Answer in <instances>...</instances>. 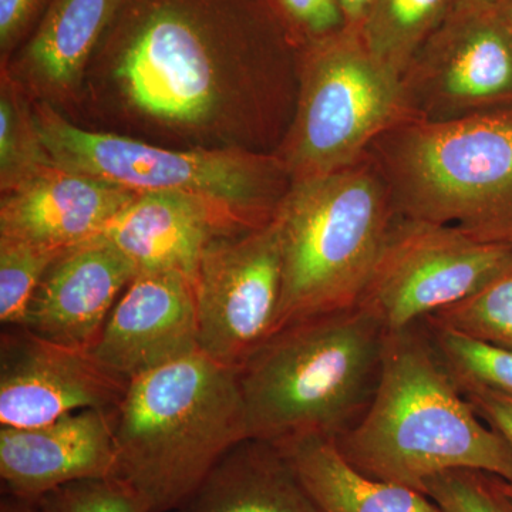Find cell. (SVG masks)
Returning <instances> with one entry per match:
<instances>
[{"label":"cell","instance_id":"6da1fadb","mask_svg":"<svg viewBox=\"0 0 512 512\" xmlns=\"http://www.w3.org/2000/svg\"><path fill=\"white\" fill-rule=\"evenodd\" d=\"M335 444L365 476L420 493L453 470L512 484L511 448L478 416L421 322L386 333L375 396Z\"/></svg>","mask_w":512,"mask_h":512},{"label":"cell","instance_id":"7a4b0ae2","mask_svg":"<svg viewBox=\"0 0 512 512\" xmlns=\"http://www.w3.org/2000/svg\"><path fill=\"white\" fill-rule=\"evenodd\" d=\"M114 478L146 512L183 505L248 439L238 369L198 352L138 376L113 410Z\"/></svg>","mask_w":512,"mask_h":512},{"label":"cell","instance_id":"3957f363","mask_svg":"<svg viewBox=\"0 0 512 512\" xmlns=\"http://www.w3.org/2000/svg\"><path fill=\"white\" fill-rule=\"evenodd\" d=\"M384 338L359 305L275 332L238 369L248 439L338 440L375 396Z\"/></svg>","mask_w":512,"mask_h":512},{"label":"cell","instance_id":"277c9868","mask_svg":"<svg viewBox=\"0 0 512 512\" xmlns=\"http://www.w3.org/2000/svg\"><path fill=\"white\" fill-rule=\"evenodd\" d=\"M396 217L369 154L335 173L292 181L272 217L282 258L275 332L355 308Z\"/></svg>","mask_w":512,"mask_h":512},{"label":"cell","instance_id":"5b68a950","mask_svg":"<svg viewBox=\"0 0 512 512\" xmlns=\"http://www.w3.org/2000/svg\"><path fill=\"white\" fill-rule=\"evenodd\" d=\"M369 157L399 217L512 245V110L446 123L406 120L377 138Z\"/></svg>","mask_w":512,"mask_h":512},{"label":"cell","instance_id":"8992f818","mask_svg":"<svg viewBox=\"0 0 512 512\" xmlns=\"http://www.w3.org/2000/svg\"><path fill=\"white\" fill-rule=\"evenodd\" d=\"M47 154L63 170L134 194L185 192L214 205L235 231L268 224L292 178L276 154L245 148L177 151L74 126L47 104L33 111Z\"/></svg>","mask_w":512,"mask_h":512},{"label":"cell","instance_id":"52a82bcc","mask_svg":"<svg viewBox=\"0 0 512 512\" xmlns=\"http://www.w3.org/2000/svg\"><path fill=\"white\" fill-rule=\"evenodd\" d=\"M406 120L402 79L346 28L306 45L295 116L276 156L292 181L335 173Z\"/></svg>","mask_w":512,"mask_h":512},{"label":"cell","instance_id":"ba28073f","mask_svg":"<svg viewBox=\"0 0 512 512\" xmlns=\"http://www.w3.org/2000/svg\"><path fill=\"white\" fill-rule=\"evenodd\" d=\"M512 264V245L397 215L357 305L397 332L456 305Z\"/></svg>","mask_w":512,"mask_h":512},{"label":"cell","instance_id":"9c48e42d","mask_svg":"<svg viewBox=\"0 0 512 512\" xmlns=\"http://www.w3.org/2000/svg\"><path fill=\"white\" fill-rule=\"evenodd\" d=\"M410 120L512 110V32L495 6H458L402 74Z\"/></svg>","mask_w":512,"mask_h":512},{"label":"cell","instance_id":"30bf717a","mask_svg":"<svg viewBox=\"0 0 512 512\" xmlns=\"http://www.w3.org/2000/svg\"><path fill=\"white\" fill-rule=\"evenodd\" d=\"M200 352L239 369L274 335L282 258L274 222L212 238L194 279Z\"/></svg>","mask_w":512,"mask_h":512},{"label":"cell","instance_id":"8fae6325","mask_svg":"<svg viewBox=\"0 0 512 512\" xmlns=\"http://www.w3.org/2000/svg\"><path fill=\"white\" fill-rule=\"evenodd\" d=\"M128 382L86 349L62 345L25 328L0 336V426L36 427L66 414L113 412Z\"/></svg>","mask_w":512,"mask_h":512},{"label":"cell","instance_id":"7c38bea8","mask_svg":"<svg viewBox=\"0 0 512 512\" xmlns=\"http://www.w3.org/2000/svg\"><path fill=\"white\" fill-rule=\"evenodd\" d=\"M89 352L128 383L200 352L192 281L177 272H138Z\"/></svg>","mask_w":512,"mask_h":512},{"label":"cell","instance_id":"4fadbf2b","mask_svg":"<svg viewBox=\"0 0 512 512\" xmlns=\"http://www.w3.org/2000/svg\"><path fill=\"white\" fill-rule=\"evenodd\" d=\"M113 412L82 410L36 427L0 429V478L10 497L36 503L76 481L113 477Z\"/></svg>","mask_w":512,"mask_h":512},{"label":"cell","instance_id":"5bb4252c","mask_svg":"<svg viewBox=\"0 0 512 512\" xmlns=\"http://www.w3.org/2000/svg\"><path fill=\"white\" fill-rule=\"evenodd\" d=\"M137 274L136 265L109 241L90 239L49 266L30 299L22 328L89 350Z\"/></svg>","mask_w":512,"mask_h":512},{"label":"cell","instance_id":"9a60e30c","mask_svg":"<svg viewBox=\"0 0 512 512\" xmlns=\"http://www.w3.org/2000/svg\"><path fill=\"white\" fill-rule=\"evenodd\" d=\"M137 194L90 175L52 165L2 194L0 237L69 251L99 237Z\"/></svg>","mask_w":512,"mask_h":512},{"label":"cell","instance_id":"2e32d148","mask_svg":"<svg viewBox=\"0 0 512 512\" xmlns=\"http://www.w3.org/2000/svg\"><path fill=\"white\" fill-rule=\"evenodd\" d=\"M234 228L214 205L185 192L137 194L99 237L127 256L138 272H177L194 284L212 238Z\"/></svg>","mask_w":512,"mask_h":512},{"label":"cell","instance_id":"e0dca14e","mask_svg":"<svg viewBox=\"0 0 512 512\" xmlns=\"http://www.w3.org/2000/svg\"><path fill=\"white\" fill-rule=\"evenodd\" d=\"M173 512H322L281 448L247 439L232 447Z\"/></svg>","mask_w":512,"mask_h":512},{"label":"cell","instance_id":"ac0fdd59","mask_svg":"<svg viewBox=\"0 0 512 512\" xmlns=\"http://www.w3.org/2000/svg\"><path fill=\"white\" fill-rule=\"evenodd\" d=\"M276 447L322 512H441L427 494L360 473L333 440L308 437Z\"/></svg>","mask_w":512,"mask_h":512},{"label":"cell","instance_id":"d6986e66","mask_svg":"<svg viewBox=\"0 0 512 512\" xmlns=\"http://www.w3.org/2000/svg\"><path fill=\"white\" fill-rule=\"evenodd\" d=\"M124 0H53L23 62L52 89L72 87L103 42Z\"/></svg>","mask_w":512,"mask_h":512},{"label":"cell","instance_id":"ffe728a7","mask_svg":"<svg viewBox=\"0 0 512 512\" xmlns=\"http://www.w3.org/2000/svg\"><path fill=\"white\" fill-rule=\"evenodd\" d=\"M456 6L457 0H373L357 32L367 50L402 77L420 47Z\"/></svg>","mask_w":512,"mask_h":512},{"label":"cell","instance_id":"44dd1931","mask_svg":"<svg viewBox=\"0 0 512 512\" xmlns=\"http://www.w3.org/2000/svg\"><path fill=\"white\" fill-rule=\"evenodd\" d=\"M421 323L512 350V264L473 295Z\"/></svg>","mask_w":512,"mask_h":512},{"label":"cell","instance_id":"7402d4cb","mask_svg":"<svg viewBox=\"0 0 512 512\" xmlns=\"http://www.w3.org/2000/svg\"><path fill=\"white\" fill-rule=\"evenodd\" d=\"M55 165L37 133L33 111L25 106L9 80L0 92V185L2 194Z\"/></svg>","mask_w":512,"mask_h":512},{"label":"cell","instance_id":"603a6c76","mask_svg":"<svg viewBox=\"0 0 512 512\" xmlns=\"http://www.w3.org/2000/svg\"><path fill=\"white\" fill-rule=\"evenodd\" d=\"M59 252L22 239L0 237V322L22 328L37 285Z\"/></svg>","mask_w":512,"mask_h":512},{"label":"cell","instance_id":"cb8c5ba5","mask_svg":"<svg viewBox=\"0 0 512 512\" xmlns=\"http://www.w3.org/2000/svg\"><path fill=\"white\" fill-rule=\"evenodd\" d=\"M426 328L458 386H483L512 394V350L450 330Z\"/></svg>","mask_w":512,"mask_h":512},{"label":"cell","instance_id":"d4e9b609","mask_svg":"<svg viewBox=\"0 0 512 512\" xmlns=\"http://www.w3.org/2000/svg\"><path fill=\"white\" fill-rule=\"evenodd\" d=\"M35 504L39 512H146L136 495L114 477L63 485Z\"/></svg>","mask_w":512,"mask_h":512},{"label":"cell","instance_id":"484cf974","mask_svg":"<svg viewBox=\"0 0 512 512\" xmlns=\"http://www.w3.org/2000/svg\"><path fill=\"white\" fill-rule=\"evenodd\" d=\"M441 512H508L490 474L453 470L430 478L424 488Z\"/></svg>","mask_w":512,"mask_h":512},{"label":"cell","instance_id":"4316f807","mask_svg":"<svg viewBox=\"0 0 512 512\" xmlns=\"http://www.w3.org/2000/svg\"><path fill=\"white\" fill-rule=\"evenodd\" d=\"M282 12L308 42L323 39L346 29L338 0H278Z\"/></svg>","mask_w":512,"mask_h":512},{"label":"cell","instance_id":"83f0119b","mask_svg":"<svg viewBox=\"0 0 512 512\" xmlns=\"http://www.w3.org/2000/svg\"><path fill=\"white\" fill-rule=\"evenodd\" d=\"M460 389L478 416L503 437L512 451V394L483 386H460Z\"/></svg>","mask_w":512,"mask_h":512},{"label":"cell","instance_id":"f1b7e54d","mask_svg":"<svg viewBox=\"0 0 512 512\" xmlns=\"http://www.w3.org/2000/svg\"><path fill=\"white\" fill-rule=\"evenodd\" d=\"M39 0H0V46L3 52L15 45L35 15Z\"/></svg>","mask_w":512,"mask_h":512},{"label":"cell","instance_id":"f546056e","mask_svg":"<svg viewBox=\"0 0 512 512\" xmlns=\"http://www.w3.org/2000/svg\"><path fill=\"white\" fill-rule=\"evenodd\" d=\"M346 20V28L359 30L372 6L373 0H338Z\"/></svg>","mask_w":512,"mask_h":512},{"label":"cell","instance_id":"4dcf8cb0","mask_svg":"<svg viewBox=\"0 0 512 512\" xmlns=\"http://www.w3.org/2000/svg\"><path fill=\"white\" fill-rule=\"evenodd\" d=\"M0 512H39V510L35 503L6 495L0 503Z\"/></svg>","mask_w":512,"mask_h":512},{"label":"cell","instance_id":"1f68e13d","mask_svg":"<svg viewBox=\"0 0 512 512\" xmlns=\"http://www.w3.org/2000/svg\"><path fill=\"white\" fill-rule=\"evenodd\" d=\"M495 8H497L500 15L503 16L504 22L507 23L508 28H510L512 32V0H505V2L495 6Z\"/></svg>","mask_w":512,"mask_h":512},{"label":"cell","instance_id":"d6a6232c","mask_svg":"<svg viewBox=\"0 0 512 512\" xmlns=\"http://www.w3.org/2000/svg\"><path fill=\"white\" fill-rule=\"evenodd\" d=\"M505 0H457V6H497Z\"/></svg>","mask_w":512,"mask_h":512},{"label":"cell","instance_id":"836d02e7","mask_svg":"<svg viewBox=\"0 0 512 512\" xmlns=\"http://www.w3.org/2000/svg\"><path fill=\"white\" fill-rule=\"evenodd\" d=\"M491 477V483H493L495 491H497L498 495H500L501 501H503L504 507L507 508L508 512H512V498L508 497V495H505L503 491L500 490V488L497 487V484H495L494 477Z\"/></svg>","mask_w":512,"mask_h":512},{"label":"cell","instance_id":"e575fe53","mask_svg":"<svg viewBox=\"0 0 512 512\" xmlns=\"http://www.w3.org/2000/svg\"><path fill=\"white\" fill-rule=\"evenodd\" d=\"M495 484L500 488L501 491L508 497L512 498V484L508 483V481L503 480V478L494 477Z\"/></svg>","mask_w":512,"mask_h":512}]
</instances>
